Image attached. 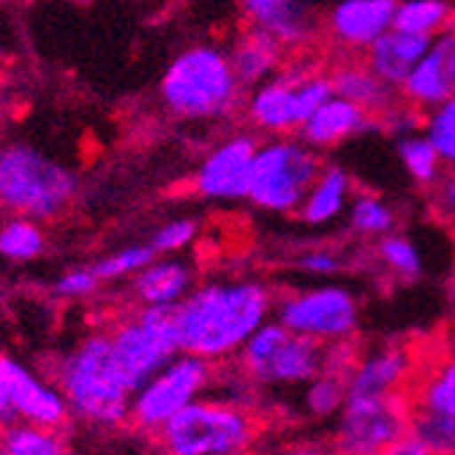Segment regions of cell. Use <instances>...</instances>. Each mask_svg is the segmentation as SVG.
Masks as SVG:
<instances>
[{"mask_svg":"<svg viewBox=\"0 0 455 455\" xmlns=\"http://www.w3.org/2000/svg\"><path fill=\"white\" fill-rule=\"evenodd\" d=\"M275 292L259 278H213L194 283L172 311L180 352L227 365L275 311Z\"/></svg>","mask_w":455,"mask_h":455,"instance_id":"1","label":"cell"},{"mask_svg":"<svg viewBox=\"0 0 455 455\" xmlns=\"http://www.w3.org/2000/svg\"><path fill=\"white\" fill-rule=\"evenodd\" d=\"M52 382L60 387L71 436L115 439L129 434V409L134 390L123 379L112 355L109 333H88L71 344L50 368Z\"/></svg>","mask_w":455,"mask_h":455,"instance_id":"2","label":"cell"},{"mask_svg":"<svg viewBox=\"0 0 455 455\" xmlns=\"http://www.w3.org/2000/svg\"><path fill=\"white\" fill-rule=\"evenodd\" d=\"M158 99L170 115L191 123L232 117L245 99V88L229 63L227 50L194 44L178 52L161 76Z\"/></svg>","mask_w":455,"mask_h":455,"instance_id":"3","label":"cell"},{"mask_svg":"<svg viewBox=\"0 0 455 455\" xmlns=\"http://www.w3.org/2000/svg\"><path fill=\"white\" fill-rule=\"evenodd\" d=\"M262 442V418L251 403L199 395L164 426L153 444L170 455H251Z\"/></svg>","mask_w":455,"mask_h":455,"instance_id":"4","label":"cell"},{"mask_svg":"<svg viewBox=\"0 0 455 455\" xmlns=\"http://www.w3.org/2000/svg\"><path fill=\"white\" fill-rule=\"evenodd\" d=\"M79 178L63 161L28 142L0 145V213L55 221L68 213Z\"/></svg>","mask_w":455,"mask_h":455,"instance_id":"5","label":"cell"},{"mask_svg":"<svg viewBox=\"0 0 455 455\" xmlns=\"http://www.w3.org/2000/svg\"><path fill=\"white\" fill-rule=\"evenodd\" d=\"M327 347L270 316L254 330L232 365L251 387H303L324 371Z\"/></svg>","mask_w":455,"mask_h":455,"instance_id":"6","label":"cell"},{"mask_svg":"<svg viewBox=\"0 0 455 455\" xmlns=\"http://www.w3.org/2000/svg\"><path fill=\"white\" fill-rule=\"evenodd\" d=\"M322 156L298 134L267 137L257 145L248 202L275 216H298L300 204L322 170Z\"/></svg>","mask_w":455,"mask_h":455,"instance_id":"7","label":"cell"},{"mask_svg":"<svg viewBox=\"0 0 455 455\" xmlns=\"http://www.w3.org/2000/svg\"><path fill=\"white\" fill-rule=\"evenodd\" d=\"M333 79L308 63L283 66L262 85L245 91L243 115L257 134H298L314 109L333 96Z\"/></svg>","mask_w":455,"mask_h":455,"instance_id":"8","label":"cell"},{"mask_svg":"<svg viewBox=\"0 0 455 455\" xmlns=\"http://www.w3.org/2000/svg\"><path fill=\"white\" fill-rule=\"evenodd\" d=\"M219 365L188 352H178L167 365L140 385L132 395L129 434L150 442L180 409L216 387Z\"/></svg>","mask_w":455,"mask_h":455,"instance_id":"9","label":"cell"},{"mask_svg":"<svg viewBox=\"0 0 455 455\" xmlns=\"http://www.w3.org/2000/svg\"><path fill=\"white\" fill-rule=\"evenodd\" d=\"M107 333L115 363L132 390L145 385L158 368H164L180 352L175 316L167 308L134 306Z\"/></svg>","mask_w":455,"mask_h":455,"instance_id":"10","label":"cell"},{"mask_svg":"<svg viewBox=\"0 0 455 455\" xmlns=\"http://www.w3.org/2000/svg\"><path fill=\"white\" fill-rule=\"evenodd\" d=\"M411 428L409 393L387 395H355L336 415L333 434H330V452L333 455H379L387 444Z\"/></svg>","mask_w":455,"mask_h":455,"instance_id":"11","label":"cell"},{"mask_svg":"<svg viewBox=\"0 0 455 455\" xmlns=\"http://www.w3.org/2000/svg\"><path fill=\"white\" fill-rule=\"evenodd\" d=\"M273 316L295 333L327 347L357 336L360 300L341 283L303 286L278 295Z\"/></svg>","mask_w":455,"mask_h":455,"instance_id":"12","label":"cell"},{"mask_svg":"<svg viewBox=\"0 0 455 455\" xmlns=\"http://www.w3.org/2000/svg\"><path fill=\"white\" fill-rule=\"evenodd\" d=\"M411 428L439 455H455V341L420 357L409 385Z\"/></svg>","mask_w":455,"mask_h":455,"instance_id":"13","label":"cell"},{"mask_svg":"<svg viewBox=\"0 0 455 455\" xmlns=\"http://www.w3.org/2000/svg\"><path fill=\"white\" fill-rule=\"evenodd\" d=\"M257 140L248 132L229 134L219 140L202 156L194 172V191L208 202H240L248 196V180H251Z\"/></svg>","mask_w":455,"mask_h":455,"instance_id":"14","label":"cell"},{"mask_svg":"<svg viewBox=\"0 0 455 455\" xmlns=\"http://www.w3.org/2000/svg\"><path fill=\"white\" fill-rule=\"evenodd\" d=\"M0 387L6 393L14 420L52 426V428L71 426L66 398L50 374L44 377L33 371L28 363L12 355H0Z\"/></svg>","mask_w":455,"mask_h":455,"instance_id":"15","label":"cell"},{"mask_svg":"<svg viewBox=\"0 0 455 455\" xmlns=\"http://www.w3.org/2000/svg\"><path fill=\"white\" fill-rule=\"evenodd\" d=\"M398 0H339L327 12L322 30L341 52L363 55L374 41L393 28Z\"/></svg>","mask_w":455,"mask_h":455,"instance_id":"16","label":"cell"},{"mask_svg":"<svg viewBox=\"0 0 455 455\" xmlns=\"http://www.w3.org/2000/svg\"><path fill=\"white\" fill-rule=\"evenodd\" d=\"M418 365L420 357L401 344H385L371 352H357L347 374V393L355 395L409 393V385L418 374Z\"/></svg>","mask_w":455,"mask_h":455,"instance_id":"17","label":"cell"},{"mask_svg":"<svg viewBox=\"0 0 455 455\" xmlns=\"http://www.w3.org/2000/svg\"><path fill=\"white\" fill-rule=\"evenodd\" d=\"M248 25L265 28L289 50H303L319 33V20L308 0H237Z\"/></svg>","mask_w":455,"mask_h":455,"instance_id":"18","label":"cell"},{"mask_svg":"<svg viewBox=\"0 0 455 455\" xmlns=\"http://www.w3.org/2000/svg\"><path fill=\"white\" fill-rule=\"evenodd\" d=\"M194 289V267L178 254H156L137 275H132V295L137 306L175 311Z\"/></svg>","mask_w":455,"mask_h":455,"instance_id":"19","label":"cell"},{"mask_svg":"<svg viewBox=\"0 0 455 455\" xmlns=\"http://www.w3.org/2000/svg\"><path fill=\"white\" fill-rule=\"evenodd\" d=\"M368 129H377V117L357 107L355 101L333 93L314 109V115L300 126L298 137L308 142L314 150H327Z\"/></svg>","mask_w":455,"mask_h":455,"instance_id":"20","label":"cell"},{"mask_svg":"<svg viewBox=\"0 0 455 455\" xmlns=\"http://www.w3.org/2000/svg\"><path fill=\"white\" fill-rule=\"evenodd\" d=\"M229 63L245 91H251L286 66V47L265 28L248 25L227 50Z\"/></svg>","mask_w":455,"mask_h":455,"instance_id":"21","label":"cell"},{"mask_svg":"<svg viewBox=\"0 0 455 455\" xmlns=\"http://www.w3.org/2000/svg\"><path fill=\"white\" fill-rule=\"evenodd\" d=\"M431 41L426 36H415L398 28H390L382 33L374 44L363 52V63L374 71L382 82L398 91L403 76L420 63V58L431 50Z\"/></svg>","mask_w":455,"mask_h":455,"instance_id":"22","label":"cell"},{"mask_svg":"<svg viewBox=\"0 0 455 455\" xmlns=\"http://www.w3.org/2000/svg\"><path fill=\"white\" fill-rule=\"evenodd\" d=\"M352 178L347 170H341L339 164H322V170L316 180L311 183L303 204H300V221L308 227H327L333 224L352 202Z\"/></svg>","mask_w":455,"mask_h":455,"instance_id":"23","label":"cell"},{"mask_svg":"<svg viewBox=\"0 0 455 455\" xmlns=\"http://www.w3.org/2000/svg\"><path fill=\"white\" fill-rule=\"evenodd\" d=\"M333 79L336 96H344L379 117L398 101V91L390 88L387 82H382L374 71H371L363 60H344L336 66V71H330Z\"/></svg>","mask_w":455,"mask_h":455,"instance_id":"24","label":"cell"},{"mask_svg":"<svg viewBox=\"0 0 455 455\" xmlns=\"http://www.w3.org/2000/svg\"><path fill=\"white\" fill-rule=\"evenodd\" d=\"M0 455H76L68 428L14 420L0 428Z\"/></svg>","mask_w":455,"mask_h":455,"instance_id":"25","label":"cell"},{"mask_svg":"<svg viewBox=\"0 0 455 455\" xmlns=\"http://www.w3.org/2000/svg\"><path fill=\"white\" fill-rule=\"evenodd\" d=\"M450 93H452V88H450L447 74L442 68V60L434 50H428L420 58V63L411 68L398 85V99L418 112H428L431 107L444 101Z\"/></svg>","mask_w":455,"mask_h":455,"instance_id":"26","label":"cell"},{"mask_svg":"<svg viewBox=\"0 0 455 455\" xmlns=\"http://www.w3.org/2000/svg\"><path fill=\"white\" fill-rule=\"evenodd\" d=\"M47 251V235L38 221L25 216L0 219V259L12 265H25Z\"/></svg>","mask_w":455,"mask_h":455,"instance_id":"27","label":"cell"},{"mask_svg":"<svg viewBox=\"0 0 455 455\" xmlns=\"http://www.w3.org/2000/svg\"><path fill=\"white\" fill-rule=\"evenodd\" d=\"M455 22V9L444 0H398L393 28L434 38Z\"/></svg>","mask_w":455,"mask_h":455,"instance_id":"28","label":"cell"},{"mask_svg":"<svg viewBox=\"0 0 455 455\" xmlns=\"http://www.w3.org/2000/svg\"><path fill=\"white\" fill-rule=\"evenodd\" d=\"M377 259L401 283L420 281L423 270H426V262H423V254H420L418 243L411 240V237H406V235H398V232H390V235L379 237Z\"/></svg>","mask_w":455,"mask_h":455,"instance_id":"29","label":"cell"},{"mask_svg":"<svg viewBox=\"0 0 455 455\" xmlns=\"http://www.w3.org/2000/svg\"><path fill=\"white\" fill-rule=\"evenodd\" d=\"M395 211L379 194H355L349 202V229L360 237H385L395 232Z\"/></svg>","mask_w":455,"mask_h":455,"instance_id":"30","label":"cell"},{"mask_svg":"<svg viewBox=\"0 0 455 455\" xmlns=\"http://www.w3.org/2000/svg\"><path fill=\"white\" fill-rule=\"evenodd\" d=\"M303 387H306L303 406L308 411V418H314V420H336V415H339L344 401H347V377L324 368L322 374H316Z\"/></svg>","mask_w":455,"mask_h":455,"instance_id":"31","label":"cell"},{"mask_svg":"<svg viewBox=\"0 0 455 455\" xmlns=\"http://www.w3.org/2000/svg\"><path fill=\"white\" fill-rule=\"evenodd\" d=\"M423 137L434 145L442 167L455 170V93L423 112Z\"/></svg>","mask_w":455,"mask_h":455,"instance_id":"32","label":"cell"},{"mask_svg":"<svg viewBox=\"0 0 455 455\" xmlns=\"http://www.w3.org/2000/svg\"><path fill=\"white\" fill-rule=\"evenodd\" d=\"M398 158L403 164L406 175L415 180L418 186H423V188H431L442 178V172H444L434 145L423 134H406V137H401L398 140Z\"/></svg>","mask_w":455,"mask_h":455,"instance_id":"33","label":"cell"},{"mask_svg":"<svg viewBox=\"0 0 455 455\" xmlns=\"http://www.w3.org/2000/svg\"><path fill=\"white\" fill-rule=\"evenodd\" d=\"M156 257V251L148 245V243H132V245H123L117 251L96 259L91 267L96 270V275L107 283L112 281H126L132 275H137L150 259Z\"/></svg>","mask_w":455,"mask_h":455,"instance_id":"34","label":"cell"},{"mask_svg":"<svg viewBox=\"0 0 455 455\" xmlns=\"http://www.w3.org/2000/svg\"><path fill=\"white\" fill-rule=\"evenodd\" d=\"M194 237H196V221L194 219H172L153 232L148 245L156 254H180L194 243Z\"/></svg>","mask_w":455,"mask_h":455,"instance_id":"35","label":"cell"},{"mask_svg":"<svg viewBox=\"0 0 455 455\" xmlns=\"http://www.w3.org/2000/svg\"><path fill=\"white\" fill-rule=\"evenodd\" d=\"M101 278L96 275L93 267H71L60 273L52 283V292L60 300H88L101 289Z\"/></svg>","mask_w":455,"mask_h":455,"instance_id":"36","label":"cell"},{"mask_svg":"<svg viewBox=\"0 0 455 455\" xmlns=\"http://www.w3.org/2000/svg\"><path fill=\"white\" fill-rule=\"evenodd\" d=\"M428 191H431V208L436 219L455 229V170H444L442 178Z\"/></svg>","mask_w":455,"mask_h":455,"instance_id":"37","label":"cell"},{"mask_svg":"<svg viewBox=\"0 0 455 455\" xmlns=\"http://www.w3.org/2000/svg\"><path fill=\"white\" fill-rule=\"evenodd\" d=\"M298 267L308 275H336L344 270V257L333 248H311L298 257Z\"/></svg>","mask_w":455,"mask_h":455,"instance_id":"38","label":"cell"},{"mask_svg":"<svg viewBox=\"0 0 455 455\" xmlns=\"http://www.w3.org/2000/svg\"><path fill=\"white\" fill-rule=\"evenodd\" d=\"M431 50L439 55L442 68H444V74H447V82H450V88H452V93H455V25H450V28H444L439 36H434Z\"/></svg>","mask_w":455,"mask_h":455,"instance_id":"39","label":"cell"},{"mask_svg":"<svg viewBox=\"0 0 455 455\" xmlns=\"http://www.w3.org/2000/svg\"><path fill=\"white\" fill-rule=\"evenodd\" d=\"M251 455H333V452H330L327 444H316V442H281L267 450H262L259 444Z\"/></svg>","mask_w":455,"mask_h":455,"instance_id":"40","label":"cell"},{"mask_svg":"<svg viewBox=\"0 0 455 455\" xmlns=\"http://www.w3.org/2000/svg\"><path fill=\"white\" fill-rule=\"evenodd\" d=\"M379 455H439V452L434 447H428L415 431H406L393 444H387Z\"/></svg>","mask_w":455,"mask_h":455,"instance_id":"41","label":"cell"},{"mask_svg":"<svg viewBox=\"0 0 455 455\" xmlns=\"http://www.w3.org/2000/svg\"><path fill=\"white\" fill-rule=\"evenodd\" d=\"M444 298H447V308L455 314V259H452V267H450V275L444 283Z\"/></svg>","mask_w":455,"mask_h":455,"instance_id":"42","label":"cell"},{"mask_svg":"<svg viewBox=\"0 0 455 455\" xmlns=\"http://www.w3.org/2000/svg\"><path fill=\"white\" fill-rule=\"evenodd\" d=\"M9 423H14V411H12V406H9V401H6L4 387H0V428L9 426Z\"/></svg>","mask_w":455,"mask_h":455,"instance_id":"43","label":"cell"},{"mask_svg":"<svg viewBox=\"0 0 455 455\" xmlns=\"http://www.w3.org/2000/svg\"><path fill=\"white\" fill-rule=\"evenodd\" d=\"M158 455H170V452H164V450H158Z\"/></svg>","mask_w":455,"mask_h":455,"instance_id":"44","label":"cell"},{"mask_svg":"<svg viewBox=\"0 0 455 455\" xmlns=\"http://www.w3.org/2000/svg\"><path fill=\"white\" fill-rule=\"evenodd\" d=\"M452 25H455V22H452Z\"/></svg>","mask_w":455,"mask_h":455,"instance_id":"45","label":"cell"}]
</instances>
